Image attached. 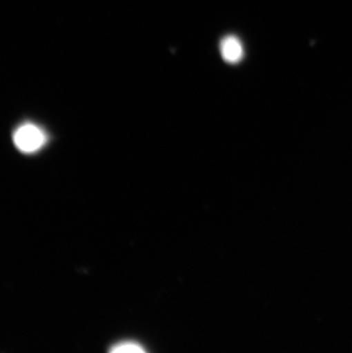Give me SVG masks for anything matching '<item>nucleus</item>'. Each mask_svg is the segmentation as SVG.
Wrapping results in <instances>:
<instances>
[{
    "instance_id": "obj_2",
    "label": "nucleus",
    "mask_w": 352,
    "mask_h": 353,
    "mask_svg": "<svg viewBox=\"0 0 352 353\" xmlns=\"http://www.w3.org/2000/svg\"><path fill=\"white\" fill-rule=\"evenodd\" d=\"M221 54L228 63H238L243 59V45L235 36H226L221 43Z\"/></svg>"
},
{
    "instance_id": "obj_1",
    "label": "nucleus",
    "mask_w": 352,
    "mask_h": 353,
    "mask_svg": "<svg viewBox=\"0 0 352 353\" xmlns=\"http://www.w3.org/2000/svg\"><path fill=\"white\" fill-rule=\"evenodd\" d=\"M15 147L23 154H35L47 142V134L36 123H26L17 127L13 134Z\"/></svg>"
},
{
    "instance_id": "obj_3",
    "label": "nucleus",
    "mask_w": 352,
    "mask_h": 353,
    "mask_svg": "<svg viewBox=\"0 0 352 353\" xmlns=\"http://www.w3.org/2000/svg\"><path fill=\"white\" fill-rule=\"evenodd\" d=\"M111 352L115 353H134V352H146V349L137 342L134 341H123L119 343L113 344L111 347Z\"/></svg>"
}]
</instances>
